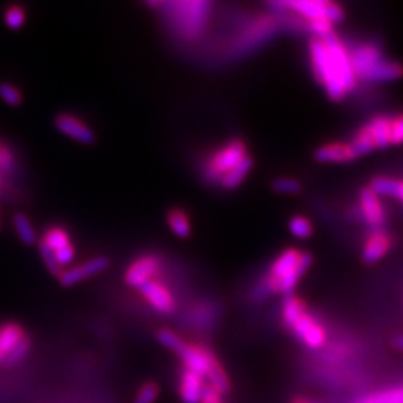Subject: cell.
Wrapping results in <instances>:
<instances>
[{
	"mask_svg": "<svg viewBox=\"0 0 403 403\" xmlns=\"http://www.w3.org/2000/svg\"><path fill=\"white\" fill-rule=\"evenodd\" d=\"M309 63L318 84L333 102L344 100L358 84L349 57V48L333 33L326 39L313 37L309 42Z\"/></svg>",
	"mask_w": 403,
	"mask_h": 403,
	"instance_id": "1",
	"label": "cell"
},
{
	"mask_svg": "<svg viewBox=\"0 0 403 403\" xmlns=\"http://www.w3.org/2000/svg\"><path fill=\"white\" fill-rule=\"evenodd\" d=\"M252 165L254 161L247 144L239 138H233L215 148L204 158L202 173L206 181L226 190H235L245 181Z\"/></svg>",
	"mask_w": 403,
	"mask_h": 403,
	"instance_id": "2",
	"label": "cell"
},
{
	"mask_svg": "<svg viewBox=\"0 0 403 403\" xmlns=\"http://www.w3.org/2000/svg\"><path fill=\"white\" fill-rule=\"evenodd\" d=\"M157 339L161 345L170 349L172 353H175L181 358L184 369L200 375L204 380L206 378L208 384L214 388H217L220 393H228L230 381H228V376L224 368L221 366V363L212 354L211 349L204 345L187 342L181 336L169 329L158 330Z\"/></svg>",
	"mask_w": 403,
	"mask_h": 403,
	"instance_id": "3",
	"label": "cell"
},
{
	"mask_svg": "<svg viewBox=\"0 0 403 403\" xmlns=\"http://www.w3.org/2000/svg\"><path fill=\"white\" fill-rule=\"evenodd\" d=\"M311 263L313 255L306 251L298 248L281 251L255 288L257 296L266 298L267 294H293L308 269L311 267Z\"/></svg>",
	"mask_w": 403,
	"mask_h": 403,
	"instance_id": "4",
	"label": "cell"
},
{
	"mask_svg": "<svg viewBox=\"0 0 403 403\" xmlns=\"http://www.w3.org/2000/svg\"><path fill=\"white\" fill-rule=\"evenodd\" d=\"M349 57L360 83L385 84L395 83L403 76V66L399 62L387 59L382 48L370 40L349 48Z\"/></svg>",
	"mask_w": 403,
	"mask_h": 403,
	"instance_id": "5",
	"label": "cell"
},
{
	"mask_svg": "<svg viewBox=\"0 0 403 403\" xmlns=\"http://www.w3.org/2000/svg\"><path fill=\"white\" fill-rule=\"evenodd\" d=\"M281 317L287 329L303 346L320 349L327 342V332L322 322L308 311L305 302L298 296H286L281 306Z\"/></svg>",
	"mask_w": 403,
	"mask_h": 403,
	"instance_id": "6",
	"label": "cell"
},
{
	"mask_svg": "<svg viewBox=\"0 0 403 403\" xmlns=\"http://www.w3.org/2000/svg\"><path fill=\"white\" fill-rule=\"evenodd\" d=\"M161 5L168 9L175 33L185 40H196L205 33L214 8V4L206 0H182Z\"/></svg>",
	"mask_w": 403,
	"mask_h": 403,
	"instance_id": "7",
	"label": "cell"
},
{
	"mask_svg": "<svg viewBox=\"0 0 403 403\" xmlns=\"http://www.w3.org/2000/svg\"><path fill=\"white\" fill-rule=\"evenodd\" d=\"M271 6L299 21L329 20L332 24H339L345 18L342 6L329 0H287V2H274Z\"/></svg>",
	"mask_w": 403,
	"mask_h": 403,
	"instance_id": "8",
	"label": "cell"
},
{
	"mask_svg": "<svg viewBox=\"0 0 403 403\" xmlns=\"http://www.w3.org/2000/svg\"><path fill=\"white\" fill-rule=\"evenodd\" d=\"M358 217L365 223L370 230L384 228L387 221V211L382 204V197L376 194L370 187L361 188L357 200Z\"/></svg>",
	"mask_w": 403,
	"mask_h": 403,
	"instance_id": "9",
	"label": "cell"
},
{
	"mask_svg": "<svg viewBox=\"0 0 403 403\" xmlns=\"http://www.w3.org/2000/svg\"><path fill=\"white\" fill-rule=\"evenodd\" d=\"M161 267V260L156 254H142L134 259L124 272V282L129 287L141 288L148 281L156 279Z\"/></svg>",
	"mask_w": 403,
	"mask_h": 403,
	"instance_id": "10",
	"label": "cell"
},
{
	"mask_svg": "<svg viewBox=\"0 0 403 403\" xmlns=\"http://www.w3.org/2000/svg\"><path fill=\"white\" fill-rule=\"evenodd\" d=\"M139 293L145 302L150 305L154 311L163 315L172 314L177 309V300H175L173 293L169 290L166 284H163L160 279L148 281L139 288Z\"/></svg>",
	"mask_w": 403,
	"mask_h": 403,
	"instance_id": "11",
	"label": "cell"
},
{
	"mask_svg": "<svg viewBox=\"0 0 403 403\" xmlns=\"http://www.w3.org/2000/svg\"><path fill=\"white\" fill-rule=\"evenodd\" d=\"M54 126H56V129L62 134H64V136L71 138L79 144L91 145L94 144V141H96V134H94L93 129L86 123V121H83L74 114L63 112L56 115V118H54Z\"/></svg>",
	"mask_w": 403,
	"mask_h": 403,
	"instance_id": "12",
	"label": "cell"
},
{
	"mask_svg": "<svg viewBox=\"0 0 403 403\" xmlns=\"http://www.w3.org/2000/svg\"><path fill=\"white\" fill-rule=\"evenodd\" d=\"M107 266H110V259L105 257V255H98V257H93L84 263L64 269V272L59 276V282L63 287H72L78 282L99 275Z\"/></svg>",
	"mask_w": 403,
	"mask_h": 403,
	"instance_id": "13",
	"label": "cell"
},
{
	"mask_svg": "<svg viewBox=\"0 0 403 403\" xmlns=\"http://www.w3.org/2000/svg\"><path fill=\"white\" fill-rule=\"evenodd\" d=\"M393 247L392 236L384 228L370 230L361 247V260L366 264H375L381 262Z\"/></svg>",
	"mask_w": 403,
	"mask_h": 403,
	"instance_id": "14",
	"label": "cell"
},
{
	"mask_svg": "<svg viewBox=\"0 0 403 403\" xmlns=\"http://www.w3.org/2000/svg\"><path fill=\"white\" fill-rule=\"evenodd\" d=\"M314 157L315 160L320 161V163H336V165L349 163V161L357 160V156L354 154L349 142H341V141L322 144L315 150Z\"/></svg>",
	"mask_w": 403,
	"mask_h": 403,
	"instance_id": "15",
	"label": "cell"
},
{
	"mask_svg": "<svg viewBox=\"0 0 403 403\" xmlns=\"http://www.w3.org/2000/svg\"><path fill=\"white\" fill-rule=\"evenodd\" d=\"M27 333L20 322L6 321L0 322V369H4L6 358L11 356L17 345L25 338Z\"/></svg>",
	"mask_w": 403,
	"mask_h": 403,
	"instance_id": "16",
	"label": "cell"
},
{
	"mask_svg": "<svg viewBox=\"0 0 403 403\" xmlns=\"http://www.w3.org/2000/svg\"><path fill=\"white\" fill-rule=\"evenodd\" d=\"M205 387L206 382L200 375L182 368L180 373V396L182 403H200Z\"/></svg>",
	"mask_w": 403,
	"mask_h": 403,
	"instance_id": "17",
	"label": "cell"
},
{
	"mask_svg": "<svg viewBox=\"0 0 403 403\" xmlns=\"http://www.w3.org/2000/svg\"><path fill=\"white\" fill-rule=\"evenodd\" d=\"M369 187L380 197L396 199L403 204V180L392 177H375Z\"/></svg>",
	"mask_w": 403,
	"mask_h": 403,
	"instance_id": "18",
	"label": "cell"
},
{
	"mask_svg": "<svg viewBox=\"0 0 403 403\" xmlns=\"http://www.w3.org/2000/svg\"><path fill=\"white\" fill-rule=\"evenodd\" d=\"M168 226L175 236L187 239L192 235V221L188 214L181 208H172L166 215Z\"/></svg>",
	"mask_w": 403,
	"mask_h": 403,
	"instance_id": "19",
	"label": "cell"
},
{
	"mask_svg": "<svg viewBox=\"0 0 403 403\" xmlns=\"http://www.w3.org/2000/svg\"><path fill=\"white\" fill-rule=\"evenodd\" d=\"M12 224H13V228H16L20 240L23 242L24 245L32 247V245L37 244L39 239H37V235L35 232V227L25 214H23V212L13 214Z\"/></svg>",
	"mask_w": 403,
	"mask_h": 403,
	"instance_id": "20",
	"label": "cell"
},
{
	"mask_svg": "<svg viewBox=\"0 0 403 403\" xmlns=\"http://www.w3.org/2000/svg\"><path fill=\"white\" fill-rule=\"evenodd\" d=\"M44 242V244L52 250V252H57L66 247H69L72 245V242H71V236L69 233H67L63 227L60 226H52V227H48L42 239H40Z\"/></svg>",
	"mask_w": 403,
	"mask_h": 403,
	"instance_id": "21",
	"label": "cell"
},
{
	"mask_svg": "<svg viewBox=\"0 0 403 403\" xmlns=\"http://www.w3.org/2000/svg\"><path fill=\"white\" fill-rule=\"evenodd\" d=\"M356 403H403V387L382 390V392L361 397Z\"/></svg>",
	"mask_w": 403,
	"mask_h": 403,
	"instance_id": "22",
	"label": "cell"
},
{
	"mask_svg": "<svg viewBox=\"0 0 403 403\" xmlns=\"http://www.w3.org/2000/svg\"><path fill=\"white\" fill-rule=\"evenodd\" d=\"M288 230L294 238L308 239L313 236L314 227L309 218L303 217V215H296V217H291L288 221Z\"/></svg>",
	"mask_w": 403,
	"mask_h": 403,
	"instance_id": "23",
	"label": "cell"
},
{
	"mask_svg": "<svg viewBox=\"0 0 403 403\" xmlns=\"http://www.w3.org/2000/svg\"><path fill=\"white\" fill-rule=\"evenodd\" d=\"M30 349H32V339H30V336L27 334L25 338L17 345V348L11 353V356L6 358L4 369H11V368L21 365V363L27 358V356L30 354Z\"/></svg>",
	"mask_w": 403,
	"mask_h": 403,
	"instance_id": "24",
	"label": "cell"
},
{
	"mask_svg": "<svg viewBox=\"0 0 403 403\" xmlns=\"http://www.w3.org/2000/svg\"><path fill=\"white\" fill-rule=\"evenodd\" d=\"M37 248H39V254H40V257H42L47 269H48V272L54 276H60L63 272H64V269L57 263L56 260V255H54L52 250L48 248L42 240H39L37 242Z\"/></svg>",
	"mask_w": 403,
	"mask_h": 403,
	"instance_id": "25",
	"label": "cell"
},
{
	"mask_svg": "<svg viewBox=\"0 0 403 403\" xmlns=\"http://www.w3.org/2000/svg\"><path fill=\"white\" fill-rule=\"evenodd\" d=\"M0 99L9 106H20L23 103V93L11 83H0Z\"/></svg>",
	"mask_w": 403,
	"mask_h": 403,
	"instance_id": "26",
	"label": "cell"
},
{
	"mask_svg": "<svg viewBox=\"0 0 403 403\" xmlns=\"http://www.w3.org/2000/svg\"><path fill=\"white\" fill-rule=\"evenodd\" d=\"M272 187H274V190L279 194H298L302 190L300 181L296 178H290V177L276 178Z\"/></svg>",
	"mask_w": 403,
	"mask_h": 403,
	"instance_id": "27",
	"label": "cell"
},
{
	"mask_svg": "<svg viewBox=\"0 0 403 403\" xmlns=\"http://www.w3.org/2000/svg\"><path fill=\"white\" fill-rule=\"evenodd\" d=\"M25 17H27L25 11L21 6L13 5L5 11L4 20H5V24L9 27V29L17 30V29H21V27L24 25Z\"/></svg>",
	"mask_w": 403,
	"mask_h": 403,
	"instance_id": "28",
	"label": "cell"
},
{
	"mask_svg": "<svg viewBox=\"0 0 403 403\" xmlns=\"http://www.w3.org/2000/svg\"><path fill=\"white\" fill-rule=\"evenodd\" d=\"M158 397V385L156 382H145L134 397L133 403H154Z\"/></svg>",
	"mask_w": 403,
	"mask_h": 403,
	"instance_id": "29",
	"label": "cell"
},
{
	"mask_svg": "<svg viewBox=\"0 0 403 403\" xmlns=\"http://www.w3.org/2000/svg\"><path fill=\"white\" fill-rule=\"evenodd\" d=\"M13 165H16V157H13L11 148L4 144V146L0 148V172L9 173L13 169Z\"/></svg>",
	"mask_w": 403,
	"mask_h": 403,
	"instance_id": "30",
	"label": "cell"
},
{
	"mask_svg": "<svg viewBox=\"0 0 403 403\" xmlns=\"http://www.w3.org/2000/svg\"><path fill=\"white\" fill-rule=\"evenodd\" d=\"M392 139L393 146L403 144V114L392 115Z\"/></svg>",
	"mask_w": 403,
	"mask_h": 403,
	"instance_id": "31",
	"label": "cell"
},
{
	"mask_svg": "<svg viewBox=\"0 0 403 403\" xmlns=\"http://www.w3.org/2000/svg\"><path fill=\"white\" fill-rule=\"evenodd\" d=\"M223 393H220L217 388H214L212 385H209L206 382V387L204 390V395H202V400L200 403H224L223 399Z\"/></svg>",
	"mask_w": 403,
	"mask_h": 403,
	"instance_id": "32",
	"label": "cell"
},
{
	"mask_svg": "<svg viewBox=\"0 0 403 403\" xmlns=\"http://www.w3.org/2000/svg\"><path fill=\"white\" fill-rule=\"evenodd\" d=\"M291 403H320V402H317V400H314V399L305 397V396H296V397L291 400Z\"/></svg>",
	"mask_w": 403,
	"mask_h": 403,
	"instance_id": "33",
	"label": "cell"
},
{
	"mask_svg": "<svg viewBox=\"0 0 403 403\" xmlns=\"http://www.w3.org/2000/svg\"><path fill=\"white\" fill-rule=\"evenodd\" d=\"M393 346L400 349V351H403V334L396 336V338L393 339Z\"/></svg>",
	"mask_w": 403,
	"mask_h": 403,
	"instance_id": "34",
	"label": "cell"
},
{
	"mask_svg": "<svg viewBox=\"0 0 403 403\" xmlns=\"http://www.w3.org/2000/svg\"><path fill=\"white\" fill-rule=\"evenodd\" d=\"M2 146H4V142H2V139H0V148H2Z\"/></svg>",
	"mask_w": 403,
	"mask_h": 403,
	"instance_id": "35",
	"label": "cell"
},
{
	"mask_svg": "<svg viewBox=\"0 0 403 403\" xmlns=\"http://www.w3.org/2000/svg\"><path fill=\"white\" fill-rule=\"evenodd\" d=\"M0 228H2V226H0Z\"/></svg>",
	"mask_w": 403,
	"mask_h": 403,
	"instance_id": "36",
	"label": "cell"
}]
</instances>
